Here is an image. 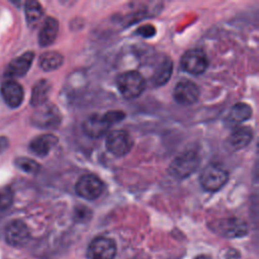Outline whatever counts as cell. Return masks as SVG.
I'll list each match as a JSON object with an SVG mask.
<instances>
[{"label": "cell", "instance_id": "1", "mask_svg": "<svg viewBox=\"0 0 259 259\" xmlns=\"http://www.w3.org/2000/svg\"><path fill=\"white\" fill-rule=\"evenodd\" d=\"M200 158L194 151H186L178 155L170 164L168 172L176 179H184L190 176L199 166Z\"/></svg>", "mask_w": 259, "mask_h": 259}, {"label": "cell", "instance_id": "2", "mask_svg": "<svg viewBox=\"0 0 259 259\" xmlns=\"http://www.w3.org/2000/svg\"><path fill=\"white\" fill-rule=\"evenodd\" d=\"M116 85L120 94L126 99L137 98L145 89V79L137 71H127L116 79Z\"/></svg>", "mask_w": 259, "mask_h": 259}, {"label": "cell", "instance_id": "3", "mask_svg": "<svg viewBox=\"0 0 259 259\" xmlns=\"http://www.w3.org/2000/svg\"><path fill=\"white\" fill-rule=\"evenodd\" d=\"M228 171L219 164H208L200 174V184L204 190L214 192L220 190L228 181Z\"/></svg>", "mask_w": 259, "mask_h": 259}, {"label": "cell", "instance_id": "4", "mask_svg": "<svg viewBox=\"0 0 259 259\" xmlns=\"http://www.w3.org/2000/svg\"><path fill=\"white\" fill-rule=\"evenodd\" d=\"M62 116L59 108L53 103H44L36 107L30 117L31 123L39 128H55L61 122Z\"/></svg>", "mask_w": 259, "mask_h": 259}, {"label": "cell", "instance_id": "5", "mask_svg": "<svg viewBox=\"0 0 259 259\" xmlns=\"http://www.w3.org/2000/svg\"><path fill=\"white\" fill-rule=\"evenodd\" d=\"M103 182L94 174H85L79 178L75 190L77 194L85 199H96L103 192Z\"/></svg>", "mask_w": 259, "mask_h": 259}, {"label": "cell", "instance_id": "6", "mask_svg": "<svg viewBox=\"0 0 259 259\" xmlns=\"http://www.w3.org/2000/svg\"><path fill=\"white\" fill-rule=\"evenodd\" d=\"M116 254L115 242L107 237L94 238L87 249V255L90 259H114Z\"/></svg>", "mask_w": 259, "mask_h": 259}, {"label": "cell", "instance_id": "7", "mask_svg": "<svg viewBox=\"0 0 259 259\" xmlns=\"http://www.w3.org/2000/svg\"><path fill=\"white\" fill-rule=\"evenodd\" d=\"M208 62L205 53L200 49H191L184 53L181 58V67L192 75H200L207 68Z\"/></svg>", "mask_w": 259, "mask_h": 259}, {"label": "cell", "instance_id": "8", "mask_svg": "<svg viewBox=\"0 0 259 259\" xmlns=\"http://www.w3.org/2000/svg\"><path fill=\"white\" fill-rule=\"evenodd\" d=\"M132 147L133 140L126 131H112L108 134L106 138V148L114 156H125L132 150Z\"/></svg>", "mask_w": 259, "mask_h": 259}, {"label": "cell", "instance_id": "9", "mask_svg": "<svg viewBox=\"0 0 259 259\" xmlns=\"http://www.w3.org/2000/svg\"><path fill=\"white\" fill-rule=\"evenodd\" d=\"M212 229L226 238H238L247 234V225L237 218L220 220L212 225Z\"/></svg>", "mask_w": 259, "mask_h": 259}, {"label": "cell", "instance_id": "10", "mask_svg": "<svg viewBox=\"0 0 259 259\" xmlns=\"http://www.w3.org/2000/svg\"><path fill=\"white\" fill-rule=\"evenodd\" d=\"M30 234L27 226L20 220L10 222L5 229V240L12 247H21L29 240Z\"/></svg>", "mask_w": 259, "mask_h": 259}, {"label": "cell", "instance_id": "11", "mask_svg": "<svg viewBox=\"0 0 259 259\" xmlns=\"http://www.w3.org/2000/svg\"><path fill=\"white\" fill-rule=\"evenodd\" d=\"M174 99L181 105H191L199 98L198 86L189 80H182L174 88Z\"/></svg>", "mask_w": 259, "mask_h": 259}, {"label": "cell", "instance_id": "12", "mask_svg": "<svg viewBox=\"0 0 259 259\" xmlns=\"http://www.w3.org/2000/svg\"><path fill=\"white\" fill-rule=\"evenodd\" d=\"M82 126L84 133L88 137L92 139H99L108 132L111 124L108 122L104 114L100 115L98 113H93L85 119Z\"/></svg>", "mask_w": 259, "mask_h": 259}, {"label": "cell", "instance_id": "13", "mask_svg": "<svg viewBox=\"0 0 259 259\" xmlns=\"http://www.w3.org/2000/svg\"><path fill=\"white\" fill-rule=\"evenodd\" d=\"M0 93L4 102L11 108L18 107L24 98V92L19 83L16 81H5L0 87Z\"/></svg>", "mask_w": 259, "mask_h": 259}, {"label": "cell", "instance_id": "14", "mask_svg": "<svg viewBox=\"0 0 259 259\" xmlns=\"http://www.w3.org/2000/svg\"><path fill=\"white\" fill-rule=\"evenodd\" d=\"M34 58L33 52H26L21 56L13 59L5 70V76L10 78H18L24 76L29 70Z\"/></svg>", "mask_w": 259, "mask_h": 259}, {"label": "cell", "instance_id": "15", "mask_svg": "<svg viewBox=\"0 0 259 259\" xmlns=\"http://www.w3.org/2000/svg\"><path fill=\"white\" fill-rule=\"evenodd\" d=\"M59 140L55 135L44 134L35 137L29 143V150L38 157L47 156L58 144Z\"/></svg>", "mask_w": 259, "mask_h": 259}, {"label": "cell", "instance_id": "16", "mask_svg": "<svg viewBox=\"0 0 259 259\" xmlns=\"http://www.w3.org/2000/svg\"><path fill=\"white\" fill-rule=\"evenodd\" d=\"M59 31V23L58 20L54 17H48L42 23V26L38 33V42L41 47H48L51 46Z\"/></svg>", "mask_w": 259, "mask_h": 259}, {"label": "cell", "instance_id": "17", "mask_svg": "<svg viewBox=\"0 0 259 259\" xmlns=\"http://www.w3.org/2000/svg\"><path fill=\"white\" fill-rule=\"evenodd\" d=\"M253 133L248 126H238L233 130L229 137V144L235 150H241L247 147L252 141Z\"/></svg>", "mask_w": 259, "mask_h": 259}, {"label": "cell", "instance_id": "18", "mask_svg": "<svg viewBox=\"0 0 259 259\" xmlns=\"http://www.w3.org/2000/svg\"><path fill=\"white\" fill-rule=\"evenodd\" d=\"M51 83L46 79H41L38 82H36L31 91L30 104L34 107H38L44 103L48 102V97L51 92Z\"/></svg>", "mask_w": 259, "mask_h": 259}, {"label": "cell", "instance_id": "19", "mask_svg": "<svg viewBox=\"0 0 259 259\" xmlns=\"http://www.w3.org/2000/svg\"><path fill=\"white\" fill-rule=\"evenodd\" d=\"M252 116V108L247 103H237L233 105L228 116L227 122L231 124H239Z\"/></svg>", "mask_w": 259, "mask_h": 259}, {"label": "cell", "instance_id": "20", "mask_svg": "<svg viewBox=\"0 0 259 259\" xmlns=\"http://www.w3.org/2000/svg\"><path fill=\"white\" fill-rule=\"evenodd\" d=\"M64 63V57L55 51H48L39 57V67L47 72L60 68Z\"/></svg>", "mask_w": 259, "mask_h": 259}, {"label": "cell", "instance_id": "21", "mask_svg": "<svg viewBox=\"0 0 259 259\" xmlns=\"http://www.w3.org/2000/svg\"><path fill=\"white\" fill-rule=\"evenodd\" d=\"M173 69V64L170 59H165L161 62V64L156 68L152 80L156 86L164 85L168 82L171 77Z\"/></svg>", "mask_w": 259, "mask_h": 259}, {"label": "cell", "instance_id": "22", "mask_svg": "<svg viewBox=\"0 0 259 259\" xmlns=\"http://www.w3.org/2000/svg\"><path fill=\"white\" fill-rule=\"evenodd\" d=\"M26 21L29 25L35 24L44 15V9L37 1H27L24 7Z\"/></svg>", "mask_w": 259, "mask_h": 259}, {"label": "cell", "instance_id": "23", "mask_svg": "<svg viewBox=\"0 0 259 259\" xmlns=\"http://www.w3.org/2000/svg\"><path fill=\"white\" fill-rule=\"evenodd\" d=\"M15 166L20 169L23 172L29 173V174H35L39 171V164L36 163L34 160L26 158V157H18L14 161Z\"/></svg>", "mask_w": 259, "mask_h": 259}, {"label": "cell", "instance_id": "24", "mask_svg": "<svg viewBox=\"0 0 259 259\" xmlns=\"http://www.w3.org/2000/svg\"><path fill=\"white\" fill-rule=\"evenodd\" d=\"M13 201L12 191L9 187L0 188V211L6 210L10 207Z\"/></svg>", "mask_w": 259, "mask_h": 259}, {"label": "cell", "instance_id": "25", "mask_svg": "<svg viewBox=\"0 0 259 259\" xmlns=\"http://www.w3.org/2000/svg\"><path fill=\"white\" fill-rule=\"evenodd\" d=\"M105 117L106 119L108 120V122L112 125L114 123H117L119 122L121 119L124 118V112L120 111V110H111V111H108L106 112L105 114Z\"/></svg>", "mask_w": 259, "mask_h": 259}, {"label": "cell", "instance_id": "26", "mask_svg": "<svg viewBox=\"0 0 259 259\" xmlns=\"http://www.w3.org/2000/svg\"><path fill=\"white\" fill-rule=\"evenodd\" d=\"M137 34L143 36V37H152L155 35L156 33V28L154 25L152 24H146V25H142L140 26L137 30H136Z\"/></svg>", "mask_w": 259, "mask_h": 259}, {"label": "cell", "instance_id": "27", "mask_svg": "<svg viewBox=\"0 0 259 259\" xmlns=\"http://www.w3.org/2000/svg\"><path fill=\"white\" fill-rule=\"evenodd\" d=\"M8 147V140L5 137H0V153L5 151Z\"/></svg>", "mask_w": 259, "mask_h": 259}]
</instances>
